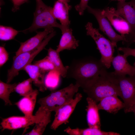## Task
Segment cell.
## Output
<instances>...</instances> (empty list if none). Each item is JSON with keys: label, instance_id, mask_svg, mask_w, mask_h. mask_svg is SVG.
Listing matches in <instances>:
<instances>
[{"label": "cell", "instance_id": "obj_1", "mask_svg": "<svg viewBox=\"0 0 135 135\" xmlns=\"http://www.w3.org/2000/svg\"><path fill=\"white\" fill-rule=\"evenodd\" d=\"M100 60L92 57L74 60L68 66L66 77L76 80L84 90L91 84L105 70Z\"/></svg>", "mask_w": 135, "mask_h": 135}, {"label": "cell", "instance_id": "obj_2", "mask_svg": "<svg viewBox=\"0 0 135 135\" xmlns=\"http://www.w3.org/2000/svg\"><path fill=\"white\" fill-rule=\"evenodd\" d=\"M88 97L97 103L108 96H120L119 87L116 78L112 72L104 70L91 84L83 90Z\"/></svg>", "mask_w": 135, "mask_h": 135}, {"label": "cell", "instance_id": "obj_3", "mask_svg": "<svg viewBox=\"0 0 135 135\" xmlns=\"http://www.w3.org/2000/svg\"><path fill=\"white\" fill-rule=\"evenodd\" d=\"M80 87L76 84H70L62 89L51 92L47 96L40 98L38 103L40 107L50 112L55 111L59 108L72 100Z\"/></svg>", "mask_w": 135, "mask_h": 135}, {"label": "cell", "instance_id": "obj_4", "mask_svg": "<svg viewBox=\"0 0 135 135\" xmlns=\"http://www.w3.org/2000/svg\"><path fill=\"white\" fill-rule=\"evenodd\" d=\"M56 34V32L53 31L48 34L41 44L35 49L14 56L13 58L12 66L8 72L6 83H9L14 77L18 74L20 71L23 70L27 65L30 64L34 58L44 48Z\"/></svg>", "mask_w": 135, "mask_h": 135}, {"label": "cell", "instance_id": "obj_5", "mask_svg": "<svg viewBox=\"0 0 135 135\" xmlns=\"http://www.w3.org/2000/svg\"><path fill=\"white\" fill-rule=\"evenodd\" d=\"M36 6L34 13V17L32 25L28 28L24 30V32H37L40 28L45 29L53 27L60 28L61 30L62 26L58 23L52 12V8L45 4L42 0H36Z\"/></svg>", "mask_w": 135, "mask_h": 135}, {"label": "cell", "instance_id": "obj_6", "mask_svg": "<svg viewBox=\"0 0 135 135\" xmlns=\"http://www.w3.org/2000/svg\"><path fill=\"white\" fill-rule=\"evenodd\" d=\"M85 28L87 35L91 36L94 40L101 54L100 62L106 68H110L116 46L100 34L98 29L93 27L92 23L88 22Z\"/></svg>", "mask_w": 135, "mask_h": 135}, {"label": "cell", "instance_id": "obj_7", "mask_svg": "<svg viewBox=\"0 0 135 135\" xmlns=\"http://www.w3.org/2000/svg\"><path fill=\"white\" fill-rule=\"evenodd\" d=\"M118 84L120 96L122 99L124 104V108L126 113L130 110L135 104V76L127 77L114 75Z\"/></svg>", "mask_w": 135, "mask_h": 135}, {"label": "cell", "instance_id": "obj_8", "mask_svg": "<svg viewBox=\"0 0 135 135\" xmlns=\"http://www.w3.org/2000/svg\"><path fill=\"white\" fill-rule=\"evenodd\" d=\"M102 13L116 30L125 39L126 44H129L134 42L129 24L116 9L113 7H107L102 10Z\"/></svg>", "mask_w": 135, "mask_h": 135}, {"label": "cell", "instance_id": "obj_9", "mask_svg": "<svg viewBox=\"0 0 135 135\" xmlns=\"http://www.w3.org/2000/svg\"><path fill=\"white\" fill-rule=\"evenodd\" d=\"M87 9L88 12L93 15L96 18L100 30L108 37L116 47L117 46V42L120 41H122L124 44H126L125 39L115 32L109 20L102 14V10L93 8L89 6Z\"/></svg>", "mask_w": 135, "mask_h": 135}, {"label": "cell", "instance_id": "obj_10", "mask_svg": "<svg viewBox=\"0 0 135 135\" xmlns=\"http://www.w3.org/2000/svg\"><path fill=\"white\" fill-rule=\"evenodd\" d=\"M82 98L81 94L76 93L74 98L62 105L54 111V119L51 126L52 129L55 130L61 124L69 122V118Z\"/></svg>", "mask_w": 135, "mask_h": 135}, {"label": "cell", "instance_id": "obj_11", "mask_svg": "<svg viewBox=\"0 0 135 135\" xmlns=\"http://www.w3.org/2000/svg\"><path fill=\"white\" fill-rule=\"evenodd\" d=\"M38 115L35 114L32 117L13 116L2 118L0 124L3 130L5 129L15 130L27 128L35 124L38 118Z\"/></svg>", "mask_w": 135, "mask_h": 135}, {"label": "cell", "instance_id": "obj_12", "mask_svg": "<svg viewBox=\"0 0 135 135\" xmlns=\"http://www.w3.org/2000/svg\"><path fill=\"white\" fill-rule=\"evenodd\" d=\"M116 10L129 24L132 36L134 39L135 35V0H131L128 2H118Z\"/></svg>", "mask_w": 135, "mask_h": 135}, {"label": "cell", "instance_id": "obj_13", "mask_svg": "<svg viewBox=\"0 0 135 135\" xmlns=\"http://www.w3.org/2000/svg\"><path fill=\"white\" fill-rule=\"evenodd\" d=\"M127 58L118 52V55L114 57L111 62L115 70L112 73L115 75L120 76H135V62L133 66L128 62Z\"/></svg>", "mask_w": 135, "mask_h": 135}, {"label": "cell", "instance_id": "obj_14", "mask_svg": "<svg viewBox=\"0 0 135 135\" xmlns=\"http://www.w3.org/2000/svg\"><path fill=\"white\" fill-rule=\"evenodd\" d=\"M53 31L54 29L52 28L45 29L43 31L37 32L34 36L21 43L19 48L16 52L15 56L35 49L41 44L48 34Z\"/></svg>", "mask_w": 135, "mask_h": 135}, {"label": "cell", "instance_id": "obj_15", "mask_svg": "<svg viewBox=\"0 0 135 135\" xmlns=\"http://www.w3.org/2000/svg\"><path fill=\"white\" fill-rule=\"evenodd\" d=\"M32 79L35 85L39 90L44 92L46 88L45 84V74L46 72L40 69L37 66L31 64L27 65L24 69Z\"/></svg>", "mask_w": 135, "mask_h": 135}, {"label": "cell", "instance_id": "obj_16", "mask_svg": "<svg viewBox=\"0 0 135 135\" xmlns=\"http://www.w3.org/2000/svg\"><path fill=\"white\" fill-rule=\"evenodd\" d=\"M62 35L56 51L58 53L64 50L76 49L78 46L79 41L72 34V30L70 27L65 28L61 30Z\"/></svg>", "mask_w": 135, "mask_h": 135}, {"label": "cell", "instance_id": "obj_17", "mask_svg": "<svg viewBox=\"0 0 135 135\" xmlns=\"http://www.w3.org/2000/svg\"><path fill=\"white\" fill-rule=\"evenodd\" d=\"M88 103L86 110V118L89 127L100 129V118L97 103L91 98H86Z\"/></svg>", "mask_w": 135, "mask_h": 135}, {"label": "cell", "instance_id": "obj_18", "mask_svg": "<svg viewBox=\"0 0 135 135\" xmlns=\"http://www.w3.org/2000/svg\"><path fill=\"white\" fill-rule=\"evenodd\" d=\"M51 112L40 107L36 114L39 117L32 130L26 135H42L48 124L51 121Z\"/></svg>", "mask_w": 135, "mask_h": 135}, {"label": "cell", "instance_id": "obj_19", "mask_svg": "<svg viewBox=\"0 0 135 135\" xmlns=\"http://www.w3.org/2000/svg\"><path fill=\"white\" fill-rule=\"evenodd\" d=\"M38 90H34L30 94L24 96L15 104L20 110L27 117L34 116L33 112L36 102Z\"/></svg>", "mask_w": 135, "mask_h": 135}, {"label": "cell", "instance_id": "obj_20", "mask_svg": "<svg viewBox=\"0 0 135 135\" xmlns=\"http://www.w3.org/2000/svg\"><path fill=\"white\" fill-rule=\"evenodd\" d=\"M98 110H105L110 113L115 114L119 110L124 108V102H122L116 96H111L102 99L97 105Z\"/></svg>", "mask_w": 135, "mask_h": 135}, {"label": "cell", "instance_id": "obj_21", "mask_svg": "<svg viewBox=\"0 0 135 135\" xmlns=\"http://www.w3.org/2000/svg\"><path fill=\"white\" fill-rule=\"evenodd\" d=\"M71 6L58 0L56 1L52 8V12L54 18L58 20L62 27H69L70 21L68 16L69 11Z\"/></svg>", "mask_w": 135, "mask_h": 135}, {"label": "cell", "instance_id": "obj_22", "mask_svg": "<svg viewBox=\"0 0 135 135\" xmlns=\"http://www.w3.org/2000/svg\"><path fill=\"white\" fill-rule=\"evenodd\" d=\"M48 56L54 65L56 71L62 77H66L68 66H64L59 53L51 48L48 50Z\"/></svg>", "mask_w": 135, "mask_h": 135}, {"label": "cell", "instance_id": "obj_23", "mask_svg": "<svg viewBox=\"0 0 135 135\" xmlns=\"http://www.w3.org/2000/svg\"><path fill=\"white\" fill-rule=\"evenodd\" d=\"M18 84L5 83L0 80V98L4 101L5 104L12 105L9 99L10 95L15 91V88Z\"/></svg>", "mask_w": 135, "mask_h": 135}, {"label": "cell", "instance_id": "obj_24", "mask_svg": "<svg viewBox=\"0 0 135 135\" xmlns=\"http://www.w3.org/2000/svg\"><path fill=\"white\" fill-rule=\"evenodd\" d=\"M33 81L30 78L18 84L15 91L20 96H25L30 94L34 90L32 87Z\"/></svg>", "mask_w": 135, "mask_h": 135}, {"label": "cell", "instance_id": "obj_25", "mask_svg": "<svg viewBox=\"0 0 135 135\" xmlns=\"http://www.w3.org/2000/svg\"><path fill=\"white\" fill-rule=\"evenodd\" d=\"M64 131L70 135H99L100 133L99 129L89 127L84 129H72L68 127Z\"/></svg>", "mask_w": 135, "mask_h": 135}, {"label": "cell", "instance_id": "obj_26", "mask_svg": "<svg viewBox=\"0 0 135 135\" xmlns=\"http://www.w3.org/2000/svg\"><path fill=\"white\" fill-rule=\"evenodd\" d=\"M19 32L12 27L0 26V39L6 41L14 39Z\"/></svg>", "mask_w": 135, "mask_h": 135}, {"label": "cell", "instance_id": "obj_27", "mask_svg": "<svg viewBox=\"0 0 135 135\" xmlns=\"http://www.w3.org/2000/svg\"><path fill=\"white\" fill-rule=\"evenodd\" d=\"M34 64L42 70L46 72L56 70L54 65L48 56L42 60L36 61Z\"/></svg>", "mask_w": 135, "mask_h": 135}, {"label": "cell", "instance_id": "obj_28", "mask_svg": "<svg viewBox=\"0 0 135 135\" xmlns=\"http://www.w3.org/2000/svg\"><path fill=\"white\" fill-rule=\"evenodd\" d=\"M89 0H80V3L75 6L76 10L80 15L83 14L85 10L87 9Z\"/></svg>", "mask_w": 135, "mask_h": 135}, {"label": "cell", "instance_id": "obj_29", "mask_svg": "<svg viewBox=\"0 0 135 135\" xmlns=\"http://www.w3.org/2000/svg\"><path fill=\"white\" fill-rule=\"evenodd\" d=\"M8 54L3 46L0 47V66H3L8 59Z\"/></svg>", "mask_w": 135, "mask_h": 135}, {"label": "cell", "instance_id": "obj_30", "mask_svg": "<svg viewBox=\"0 0 135 135\" xmlns=\"http://www.w3.org/2000/svg\"><path fill=\"white\" fill-rule=\"evenodd\" d=\"M118 50L124 53L123 55L126 58L129 56H132L135 57V48L132 49L128 47H120Z\"/></svg>", "mask_w": 135, "mask_h": 135}, {"label": "cell", "instance_id": "obj_31", "mask_svg": "<svg viewBox=\"0 0 135 135\" xmlns=\"http://www.w3.org/2000/svg\"><path fill=\"white\" fill-rule=\"evenodd\" d=\"M13 6L12 11L13 12L17 11L19 10L20 6L25 2L28 0H12Z\"/></svg>", "mask_w": 135, "mask_h": 135}, {"label": "cell", "instance_id": "obj_32", "mask_svg": "<svg viewBox=\"0 0 135 135\" xmlns=\"http://www.w3.org/2000/svg\"><path fill=\"white\" fill-rule=\"evenodd\" d=\"M58 0L66 4H68V3L70 2V0Z\"/></svg>", "mask_w": 135, "mask_h": 135}, {"label": "cell", "instance_id": "obj_33", "mask_svg": "<svg viewBox=\"0 0 135 135\" xmlns=\"http://www.w3.org/2000/svg\"><path fill=\"white\" fill-rule=\"evenodd\" d=\"M130 112H133L135 116V104L131 108L130 111Z\"/></svg>", "mask_w": 135, "mask_h": 135}, {"label": "cell", "instance_id": "obj_34", "mask_svg": "<svg viewBox=\"0 0 135 135\" xmlns=\"http://www.w3.org/2000/svg\"><path fill=\"white\" fill-rule=\"evenodd\" d=\"M4 4V2L3 0H0V6Z\"/></svg>", "mask_w": 135, "mask_h": 135}, {"label": "cell", "instance_id": "obj_35", "mask_svg": "<svg viewBox=\"0 0 135 135\" xmlns=\"http://www.w3.org/2000/svg\"><path fill=\"white\" fill-rule=\"evenodd\" d=\"M111 1L114 0H117L118 2L125 1L126 0H110Z\"/></svg>", "mask_w": 135, "mask_h": 135}, {"label": "cell", "instance_id": "obj_36", "mask_svg": "<svg viewBox=\"0 0 135 135\" xmlns=\"http://www.w3.org/2000/svg\"><path fill=\"white\" fill-rule=\"evenodd\" d=\"M134 42L135 43V35L134 37Z\"/></svg>", "mask_w": 135, "mask_h": 135}]
</instances>
